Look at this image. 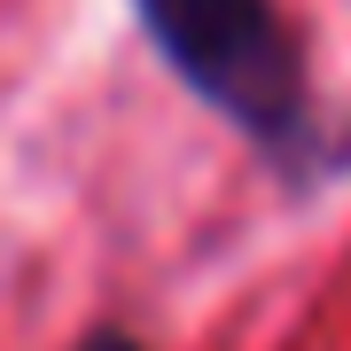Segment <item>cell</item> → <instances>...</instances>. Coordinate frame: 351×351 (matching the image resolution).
Wrapping results in <instances>:
<instances>
[{"label": "cell", "mask_w": 351, "mask_h": 351, "mask_svg": "<svg viewBox=\"0 0 351 351\" xmlns=\"http://www.w3.org/2000/svg\"><path fill=\"white\" fill-rule=\"evenodd\" d=\"M156 55L188 78L242 141H258L281 172L313 156V86L297 32L274 0H133Z\"/></svg>", "instance_id": "cell-1"}, {"label": "cell", "mask_w": 351, "mask_h": 351, "mask_svg": "<svg viewBox=\"0 0 351 351\" xmlns=\"http://www.w3.org/2000/svg\"><path fill=\"white\" fill-rule=\"evenodd\" d=\"M78 351H141V343L125 336V328H94V336H86V343H78Z\"/></svg>", "instance_id": "cell-2"}]
</instances>
